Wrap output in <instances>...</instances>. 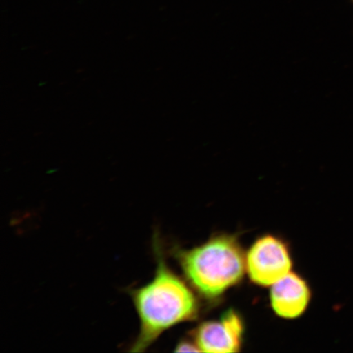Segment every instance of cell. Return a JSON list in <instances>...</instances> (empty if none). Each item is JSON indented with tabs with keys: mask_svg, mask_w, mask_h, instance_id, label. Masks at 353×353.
Returning a JSON list of instances; mask_svg holds the SVG:
<instances>
[{
	"mask_svg": "<svg viewBox=\"0 0 353 353\" xmlns=\"http://www.w3.org/2000/svg\"><path fill=\"white\" fill-rule=\"evenodd\" d=\"M158 242H154L157 266L153 279L130 291L140 321L132 352L147 351L166 330L196 320L200 313L195 290L168 266Z\"/></svg>",
	"mask_w": 353,
	"mask_h": 353,
	"instance_id": "obj_1",
	"label": "cell"
},
{
	"mask_svg": "<svg viewBox=\"0 0 353 353\" xmlns=\"http://www.w3.org/2000/svg\"><path fill=\"white\" fill-rule=\"evenodd\" d=\"M175 255L186 279L200 296L215 301L239 284L246 272V254L235 235L220 234Z\"/></svg>",
	"mask_w": 353,
	"mask_h": 353,
	"instance_id": "obj_2",
	"label": "cell"
},
{
	"mask_svg": "<svg viewBox=\"0 0 353 353\" xmlns=\"http://www.w3.org/2000/svg\"><path fill=\"white\" fill-rule=\"evenodd\" d=\"M246 272L254 284L271 287L290 272L293 259L286 242L276 236L258 238L245 255Z\"/></svg>",
	"mask_w": 353,
	"mask_h": 353,
	"instance_id": "obj_3",
	"label": "cell"
},
{
	"mask_svg": "<svg viewBox=\"0 0 353 353\" xmlns=\"http://www.w3.org/2000/svg\"><path fill=\"white\" fill-rule=\"evenodd\" d=\"M244 333L242 316L234 309H229L219 320L199 325L194 330L192 339L201 352H238L241 350Z\"/></svg>",
	"mask_w": 353,
	"mask_h": 353,
	"instance_id": "obj_4",
	"label": "cell"
},
{
	"mask_svg": "<svg viewBox=\"0 0 353 353\" xmlns=\"http://www.w3.org/2000/svg\"><path fill=\"white\" fill-rule=\"evenodd\" d=\"M269 298L275 314L291 320L306 312L312 291L306 280L296 272H290L271 286Z\"/></svg>",
	"mask_w": 353,
	"mask_h": 353,
	"instance_id": "obj_5",
	"label": "cell"
},
{
	"mask_svg": "<svg viewBox=\"0 0 353 353\" xmlns=\"http://www.w3.org/2000/svg\"><path fill=\"white\" fill-rule=\"evenodd\" d=\"M174 351L176 352H201L200 350H199L196 343L193 341V339L192 341L185 339V341H180L178 343V345L176 346Z\"/></svg>",
	"mask_w": 353,
	"mask_h": 353,
	"instance_id": "obj_6",
	"label": "cell"
},
{
	"mask_svg": "<svg viewBox=\"0 0 353 353\" xmlns=\"http://www.w3.org/2000/svg\"><path fill=\"white\" fill-rule=\"evenodd\" d=\"M352 1H353V0H352Z\"/></svg>",
	"mask_w": 353,
	"mask_h": 353,
	"instance_id": "obj_7",
	"label": "cell"
}]
</instances>
